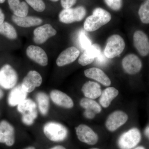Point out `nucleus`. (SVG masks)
<instances>
[{
  "mask_svg": "<svg viewBox=\"0 0 149 149\" xmlns=\"http://www.w3.org/2000/svg\"><path fill=\"white\" fill-rule=\"evenodd\" d=\"M107 5L114 10H119L122 6V0H104Z\"/></svg>",
  "mask_w": 149,
  "mask_h": 149,
  "instance_id": "31",
  "label": "nucleus"
},
{
  "mask_svg": "<svg viewBox=\"0 0 149 149\" xmlns=\"http://www.w3.org/2000/svg\"><path fill=\"white\" fill-rule=\"evenodd\" d=\"M50 97L54 103L58 106L68 109L72 108L74 106V102L71 97L58 90H54L51 91Z\"/></svg>",
  "mask_w": 149,
  "mask_h": 149,
  "instance_id": "15",
  "label": "nucleus"
},
{
  "mask_svg": "<svg viewBox=\"0 0 149 149\" xmlns=\"http://www.w3.org/2000/svg\"><path fill=\"white\" fill-rule=\"evenodd\" d=\"M133 44L140 54L143 56L148 55L149 53V40L143 31L138 30L133 35Z\"/></svg>",
  "mask_w": 149,
  "mask_h": 149,
  "instance_id": "13",
  "label": "nucleus"
},
{
  "mask_svg": "<svg viewBox=\"0 0 149 149\" xmlns=\"http://www.w3.org/2000/svg\"><path fill=\"white\" fill-rule=\"evenodd\" d=\"M78 140L89 145H95L99 140L97 134L92 128L85 124H80L75 128Z\"/></svg>",
  "mask_w": 149,
  "mask_h": 149,
  "instance_id": "8",
  "label": "nucleus"
},
{
  "mask_svg": "<svg viewBox=\"0 0 149 149\" xmlns=\"http://www.w3.org/2000/svg\"><path fill=\"white\" fill-rule=\"evenodd\" d=\"M50 1H52L56 2L58 1V0H50Z\"/></svg>",
  "mask_w": 149,
  "mask_h": 149,
  "instance_id": "42",
  "label": "nucleus"
},
{
  "mask_svg": "<svg viewBox=\"0 0 149 149\" xmlns=\"http://www.w3.org/2000/svg\"><path fill=\"white\" fill-rule=\"evenodd\" d=\"M49 149H66L63 146L58 145V146H55L52 147Z\"/></svg>",
  "mask_w": 149,
  "mask_h": 149,
  "instance_id": "37",
  "label": "nucleus"
},
{
  "mask_svg": "<svg viewBox=\"0 0 149 149\" xmlns=\"http://www.w3.org/2000/svg\"><path fill=\"white\" fill-rule=\"evenodd\" d=\"M139 17L144 24H149V0L141 5L139 11Z\"/></svg>",
  "mask_w": 149,
  "mask_h": 149,
  "instance_id": "28",
  "label": "nucleus"
},
{
  "mask_svg": "<svg viewBox=\"0 0 149 149\" xmlns=\"http://www.w3.org/2000/svg\"><path fill=\"white\" fill-rule=\"evenodd\" d=\"M144 134L149 140V125L147 126L145 129V131H144Z\"/></svg>",
  "mask_w": 149,
  "mask_h": 149,
  "instance_id": "36",
  "label": "nucleus"
},
{
  "mask_svg": "<svg viewBox=\"0 0 149 149\" xmlns=\"http://www.w3.org/2000/svg\"><path fill=\"white\" fill-rule=\"evenodd\" d=\"M141 138L139 129L131 128L120 135L118 140V146L120 149H133L140 143Z\"/></svg>",
  "mask_w": 149,
  "mask_h": 149,
  "instance_id": "4",
  "label": "nucleus"
},
{
  "mask_svg": "<svg viewBox=\"0 0 149 149\" xmlns=\"http://www.w3.org/2000/svg\"><path fill=\"white\" fill-rule=\"evenodd\" d=\"M118 94V91L114 88L109 87L106 88L102 93L100 99V104L104 108L108 107Z\"/></svg>",
  "mask_w": 149,
  "mask_h": 149,
  "instance_id": "24",
  "label": "nucleus"
},
{
  "mask_svg": "<svg viewBox=\"0 0 149 149\" xmlns=\"http://www.w3.org/2000/svg\"><path fill=\"white\" fill-rule=\"evenodd\" d=\"M42 83V78L41 74L35 70H30L24 77L21 85L24 91L29 93L40 87Z\"/></svg>",
  "mask_w": 149,
  "mask_h": 149,
  "instance_id": "11",
  "label": "nucleus"
},
{
  "mask_svg": "<svg viewBox=\"0 0 149 149\" xmlns=\"http://www.w3.org/2000/svg\"><path fill=\"white\" fill-rule=\"evenodd\" d=\"M90 149H100L99 148H92Z\"/></svg>",
  "mask_w": 149,
  "mask_h": 149,
  "instance_id": "43",
  "label": "nucleus"
},
{
  "mask_svg": "<svg viewBox=\"0 0 149 149\" xmlns=\"http://www.w3.org/2000/svg\"><path fill=\"white\" fill-rule=\"evenodd\" d=\"M122 65L125 72L133 74L138 73L141 70L142 63L137 56L134 54H129L123 59Z\"/></svg>",
  "mask_w": 149,
  "mask_h": 149,
  "instance_id": "14",
  "label": "nucleus"
},
{
  "mask_svg": "<svg viewBox=\"0 0 149 149\" xmlns=\"http://www.w3.org/2000/svg\"><path fill=\"white\" fill-rule=\"evenodd\" d=\"M80 51L74 47L67 48L62 52L57 58L56 63L58 66H64L74 62L79 56Z\"/></svg>",
  "mask_w": 149,
  "mask_h": 149,
  "instance_id": "17",
  "label": "nucleus"
},
{
  "mask_svg": "<svg viewBox=\"0 0 149 149\" xmlns=\"http://www.w3.org/2000/svg\"><path fill=\"white\" fill-rule=\"evenodd\" d=\"M5 1L6 0H0V4L3 3L5 2Z\"/></svg>",
  "mask_w": 149,
  "mask_h": 149,
  "instance_id": "41",
  "label": "nucleus"
},
{
  "mask_svg": "<svg viewBox=\"0 0 149 149\" xmlns=\"http://www.w3.org/2000/svg\"><path fill=\"white\" fill-rule=\"evenodd\" d=\"M125 47V42L120 35H112L107 41L104 54L107 58H113L122 53Z\"/></svg>",
  "mask_w": 149,
  "mask_h": 149,
  "instance_id": "5",
  "label": "nucleus"
},
{
  "mask_svg": "<svg viewBox=\"0 0 149 149\" xmlns=\"http://www.w3.org/2000/svg\"><path fill=\"white\" fill-rule=\"evenodd\" d=\"M80 106L85 110L92 111L96 114L100 113L102 111L100 106L93 99L83 98L80 100Z\"/></svg>",
  "mask_w": 149,
  "mask_h": 149,
  "instance_id": "27",
  "label": "nucleus"
},
{
  "mask_svg": "<svg viewBox=\"0 0 149 149\" xmlns=\"http://www.w3.org/2000/svg\"><path fill=\"white\" fill-rule=\"evenodd\" d=\"M96 113L94 112L89 110H85L84 115L85 117L88 119H93L95 117Z\"/></svg>",
  "mask_w": 149,
  "mask_h": 149,
  "instance_id": "34",
  "label": "nucleus"
},
{
  "mask_svg": "<svg viewBox=\"0 0 149 149\" xmlns=\"http://www.w3.org/2000/svg\"><path fill=\"white\" fill-rule=\"evenodd\" d=\"M128 119V115L121 111H116L109 116L106 121V127L111 132L117 130L125 124Z\"/></svg>",
  "mask_w": 149,
  "mask_h": 149,
  "instance_id": "10",
  "label": "nucleus"
},
{
  "mask_svg": "<svg viewBox=\"0 0 149 149\" xmlns=\"http://www.w3.org/2000/svg\"><path fill=\"white\" fill-rule=\"evenodd\" d=\"M18 80V75L10 65L5 64L0 69V86L5 90L15 87Z\"/></svg>",
  "mask_w": 149,
  "mask_h": 149,
  "instance_id": "6",
  "label": "nucleus"
},
{
  "mask_svg": "<svg viewBox=\"0 0 149 149\" xmlns=\"http://www.w3.org/2000/svg\"><path fill=\"white\" fill-rule=\"evenodd\" d=\"M107 58L105 55L104 53H101V54L97 57L96 58V62L97 64L100 65H104L106 64L108 61Z\"/></svg>",
  "mask_w": 149,
  "mask_h": 149,
  "instance_id": "32",
  "label": "nucleus"
},
{
  "mask_svg": "<svg viewBox=\"0 0 149 149\" xmlns=\"http://www.w3.org/2000/svg\"><path fill=\"white\" fill-rule=\"evenodd\" d=\"M25 1L31 7L36 11L42 12L45 9V4L42 0H25Z\"/></svg>",
  "mask_w": 149,
  "mask_h": 149,
  "instance_id": "29",
  "label": "nucleus"
},
{
  "mask_svg": "<svg viewBox=\"0 0 149 149\" xmlns=\"http://www.w3.org/2000/svg\"><path fill=\"white\" fill-rule=\"evenodd\" d=\"M4 96V93L1 89L0 88V100L3 98Z\"/></svg>",
  "mask_w": 149,
  "mask_h": 149,
  "instance_id": "38",
  "label": "nucleus"
},
{
  "mask_svg": "<svg viewBox=\"0 0 149 149\" xmlns=\"http://www.w3.org/2000/svg\"><path fill=\"white\" fill-rule=\"evenodd\" d=\"M78 39L80 46L84 50L92 45L91 40L83 31H81L79 33Z\"/></svg>",
  "mask_w": 149,
  "mask_h": 149,
  "instance_id": "30",
  "label": "nucleus"
},
{
  "mask_svg": "<svg viewBox=\"0 0 149 149\" xmlns=\"http://www.w3.org/2000/svg\"><path fill=\"white\" fill-rule=\"evenodd\" d=\"M26 54L28 57L41 66H45L48 63L47 55L42 48L31 45L27 47Z\"/></svg>",
  "mask_w": 149,
  "mask_h": 149,
  "instance_id": "16",
  "label": "nucleus"
},
{
  "mask_svg": "<svg viewBox=\"0 0 149 149\" xmlns=\"http://www.w3.org/2000/svg\"><path fill=\"white\" fill-rule=\"evenodd\" d=\"M86 77L96 80L104 86H109L111 84V81L105 73L97 68H91L84 71Z\"/></svg>",
  "mask_w": 149,
  "mask_h": 149,
  "instance_id": "20",
  "label": "nucleus"
},
{
  "mask_svg": "<svg viewBox=\"0 0 149 149\" xmlns=\"http://www.w3.org/2000/svg\"><path fill=\"white\" fill-rule=\"evenodd\" d=\"M27 93L22 88L21 84L12 89L8 97V103L11 107L17 106L27 99Z\"/></svg>",
  "mask_w": 149,
  "mask_h": 149,
  "instance_id": "19",
  "label": "nucleus"
},
{
  "mask_svg": "<svg viewBox=\"0 0 149 149\" xmlns=\"http://www.w3.org/2000/svg\"><path fill=\"white\" fill-rule=\"evenodd\" d=\"M43 131L47 139L54 142L64 141L68 134V130L65 125L55 121L46 123L43 126Z\"/></svg>",
  "mask_w": 149,
  "mask_h": 149,
  "instance_id": "2",
  "label": "nucleus"
},
{
  "mask_svg": "<svg viewBox=\"0 0 149 149\" xmlns=\"http://www.w3.org/2000/svg\"><path fill=\"white\" fill-rule=\"evenodd\" d=\"M77 0H61V5L64 9L69 8L75 4Z\"/></svg>",
  "mask_w": 149,
  "mask_h": 149,
  "instance_id": "33",
  "label": "nucleus"
},
{
  "mask_svg": "<svg viewBox=\"0 0 149 149\" xmlns=\"http://www.w3.org/2000/svg\"><path fill=\"white\" fill-rule=\"evenodd\" d=\"M17 110L22 115V121L24 125H32L38 116L37 105L31 99H26L17 106Z\"/></svg>",
  "mask_w": 149,
  "mask_h": 149,
  "instance_id": "3",
  "label": "nucleus"
},
{
  "mask_svg": "<svg viewBox=\"0 0 149 149\" xmlns=\"http://www.w3.org/2000/svg\"><path fill=\"white\" fill-rule=\"evenodd\" d=\"M133 149H146L145 147L143 146H139L136 147Z\"/></svg>",
  "mask_w": 149,
  "mask_h": 149,
  "instance_id": "39",
  "label": "nucleus"
},
{
  "mask_svg": "<svg viewBox=\"0 0 149 149\" xmlns=\"http://www.w3.org/2000/svg\"><path fill=\"white\" fill-rule=\"evenodd\" d=\"M86 14V10L83 6L70 8L63 10L59 15V19L63 23L70 24L81 21L85 17Z\"/></svg>",
  "mask_w": 149,
  "mask_h": 149,
  "instance_id": "7",
  "label": "nucleus"
},
{
  "mask_svg": "<svg viewBox=\"0 0 149 149\" xmlns=\"http://www.w3.org/2000/svg\"><path fill=\"white\" fill-rule=\"evenodd\" d=\"M5 15L3 11L0 8V25L4 22Z\"/></svg>",
  "mask_w": 149,
  "mask_h": 149,
  "instance_id": "35",
  "label": "nucleus"
},
{
  "mask_svg": "<svg viewBox=\"0 0 149 149\" xmlns=\"http://www.w3.org/2000/svg\"><path fill=\"white\" fill-rule=\"evenodd\" d=\"M111 18L109 13L103 9L97 8L93 10L92 15L86 19L84 23V29L88 32L96 31L108 23Z\"/></svg>",
  "mask_w": 149,
  "mask_h": 149,
  "instance_id": "1",
  "label": "nucleus"
},
{
  "mask_svg": "<svg viewBox=\"0 0 149 149\" xmlns=\"http://www.w3.org/2000/svg\"><path fill=\"white\" fill-rule=\"evenodd\" d=\"M0 34L10 40H15L17 37L15 28L6 22H4L0 25Z\"/></svg>",
  "mask_w": 149,
  "mask_h": 149,
  "instance_id": "26",
  "label": "nucleus"
},
{
  "mask_svg": "<svg viewBox=\"0 0 149 149\" xmlns=\"http://www.w3.org/2000/svg\"><path fill=\"white\" fill-rule=\"evenodd\" d=\"M15 141V130L13 125L7 120H1L0 122V143L11 147Z\"/></svg>",
  "mask_w": 149,
  "mask_h": 149,
  "instance_id": "9",
  "label": "nucleus"
},
{
  "mask_svg": "<svg viewBox=\"0 0 149 149\" xmlns=\"http://www.w3.org/2000/svg\"><path fill=\"white\" fill-rule=\"evenodd\" d=\"M12 19L17 25L22 27H34L40 25L42 22V20L41 18L33 16L20 17L14 15L12 16Z\"/></svg>",
  "mask_w": 149,
  "mask_h": 149,
  "instance_id": "22",
  "label": "nucleus"
},
{
  "mask_svg": "<svg viewBox=\"0 0 149 149\" xmlns=\"http://www.w3.org/2000/svg\"><path fill=\"white\" fill-rule=\"evenodd\" d=\"M8 3L10 8L15 16L20 17L27 16L29 8L25 2H21L19 0H8Z\"/></svg>",
  "mask_w": 149,
  "mask_h": 149,
  "instance_id": "23",
  "label": "nucleus"
},
{
  "mask_svg": "<svg viewBox=\"0 0 149 149\" xmlns=\"http://www.w3.org/2000/svg\"><path fill=\"white\" fill-rule=\"evenodd\" d=\"M23 149H36V148H35V147L33 146H28L24 148Z\"/></svg>",
  "mask_w": 149,
  "mask_h": 149,
  "instance_id": "40",
  "label": "nucleus"
},
{
  "mask_svg": "<svg viewBox=\"0 0 149 149\" xmlns=\"http://www.w3.org/2000/svg\"><path fill=\"white\" fill-rule=\"evenodd\" d=\"M36 100L40 113L44 116H47L50 109L49 96L44 92H38L36 94Z\"/></svg>",
  "mask_w": 149,
  "mask_h": 149,
  "instance_id": "25",
  "label": "nucleus"
},
{
  "mask_svg": "<svg viewBox=\"0 0 149 149\" xmlns=\"http://www.w3.org/2000/svg\"><path fill=\"white\" fill-rule=\"evenodd\" d=\"M101 53L100 47L98 44H93L78 59V63L82 66H85L91 64L97 57Z\"/></svg>",
  "mask_w": 149,
  "mask_h": 149,
  "instance_id": "18",
  "label": "nucleus"
},
{
  "mask_svg": "<svg viewBox=\"0 0 149 149\" xmlns=\"http://www.w3.org/2000/svg\"><path fill=\"white\" fill-rule=\"evenodd\" d=\"M56 31L51 24H47L38 27L33 32L34 42L36 44H42L56 34Z\"/></svg>",
  "mask_w": 149,
  "mask_h": 149,
  "instance_id": "12",
  "label": "nucleus"
},
{
  "mask_svg": "<svg viewBox=\"0 0 149 149\" xmlns=\"http://www.w3.org/2000/svg\"><path fill=\"white\" fill-rule=\"evenodd\" d=\"M82 91L86 98L93 100L100 97L102 93L100 85L91 81H88L83 85Z\"/></svg>",
  "mask_w": 149,
  "mask_h": 149,
  "instance_id": "21",
  "label": "nucleus"
}]
</instances>
